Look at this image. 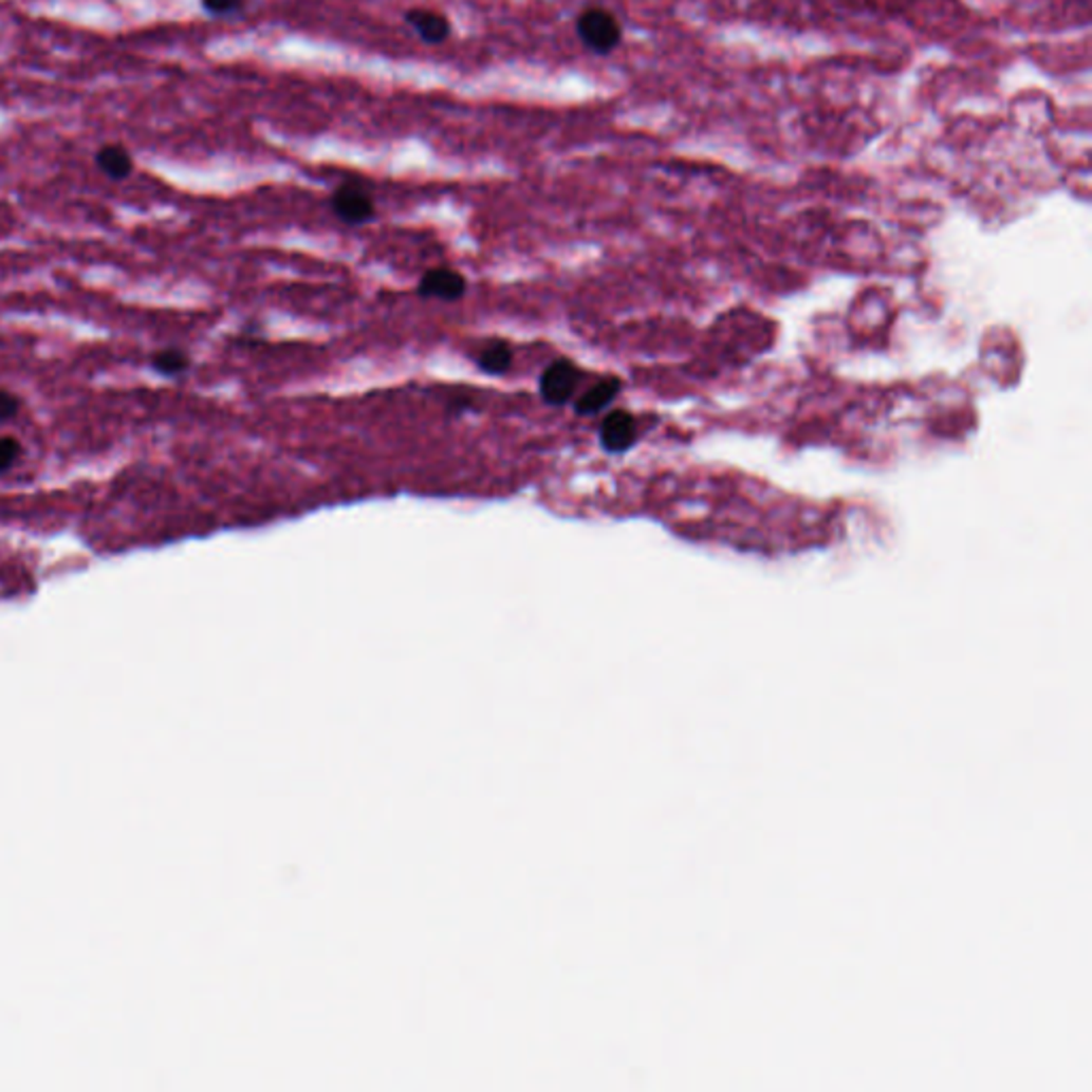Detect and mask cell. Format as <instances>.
<instances>
[{
    "label": "cell",
    "instance_id": "obj_1",
    "mask_svg": "<svg viewBox=\"0 0 1092 1092\" xmlns=\"http://www.w3.org/2000/svg\"><path fill=\"white\" fill-rule=\"evenodd\" d=\"M576 35L589 52L599 56L615 52L624 39L619 20L604 7L582 10L576 18Z\"/></svg>",
    "mask_w": 1092,
    "mask_h": 1092
},
{
    "label": "cell",
    "instance_id": "obj_2",
    "mask_svg": "<svg viewBox=\"0 0 1092 1092\" xmlns=\"http://www.w3.org/2000/svg\"><path fill=\"white\" fill-rule=\"evenodd\" d=\"M580 381H582V370L572 358H568V356L555 358L542 370V374L538 378L540 400L547 406L563 408L574 400Z\"/></svg>",
    "mask_w": 1092,
    "mask_h": 1092
},
{
    "label": "cell",
    "instance_id": "obj_3",
    "mask_svg": "<svg viewBox=\"0 0 1092 1092\" xmlns=\"http://www.w3.org/2000/svg\"><path fill=\"white\" fill-rule=\"evenodd\" d=\"M331 211L344 224L360 226L374 220L376 201L368 184H363L358 180H346L331 195Z\"/></svg>",
    "mask_w": 1092,
    "mask_h": 1092
},
{
    "label": "cell",
    "instance_id": "obj_4",
    "mask_svg": "<svg viewBox=\"0 0 1092 1092\" xmlns=\"http://www.w3.org/2000/svg\"><path fill=\"white\" fill-rule=\"evenodd\" d=\"M638 440V423L628 410H613L599 423V444L606 452L622 455Z\"/></svg>",
    "mask_w": 1092,
    "mask_h": 1092
},
{
    "label": "cell",
    "instance_id": "obj_5",
    "mask_svg": "<svg viewBox=\"0 0 1092 1092\" xmlns=\"http://www.w3.org/2000/svg\"><path fill=\"white\" fill-rule=\"evenodd\" d=\"M419 297L438 301H459L467 293V280L463 274L450 267H433L423 274L417 286Z\"/></svg>",
    "mask_w": 1092,
    "mask_h": 1092
},
{
    "label": "cell",
    "instance_id": "obj_6",
    "mask_svg": "<svg viewBox=\"0 0 1092 1092\" xmlns=\"http://www.w3.org/2000/svg\"><path fill=\"white\" fill-rule=\"evenodd\" d=\"M404 20L427 45H442L450 39V22L444 14L436 10L414 7L404 14Z\"/></svg>",
    "mask_w": 1092,
    "mask_h": 1092
},
{
    "label": "cell",
    "instance_id": "obj_7",
    "mask_svg": "<svg viewBox=\"0 0 1092 1092\" xmlns=\"http://www.w3.org/2000/svg\"><path fill=\"white\" fill-rule=\"evenodd\" d=\"M622 381L615 376H606L593 383L574 400V412L578 417H595L609 408L622 393Z\"/></svg>",
    "mask_w": 1092,
    "mask_h": 1092
},
{
    "label": "cell",
    "instance_id": "obj_8",
    "mask_svg": "<svg viewBox=\"0 0 1092 1092\" xmlns=\"http://www.w3.org/2000/svg\"><path fill=\"white\" fill-rule=\"evenodd\" d=\"M94 161H96L98 171L113 182H123V180L131 178L133 169H135L131 152L119 144H107V146L98 148Z\"/></svg>",
    "mask_w": 1092,
    "mask_h": 1092
},
{
    "label": "cell",
    "instance_id": "obj_9",
    "mask_svg": "<svg viewBox=\"0 0 1092 1092\" xmlns=\"http://www.w3.org/2000/svg\"><path fill=\"white\" fill-rule=\"evenodd\" d=\"M513 360V346L506 339H492L480 348L476 356V368L487 376H504L506 372H511Z\"/></svg>",
    "mask_w": 1092,
    "mask_h": 1092
},
{
    "label": "cell",
    "instance_id": "obj_10",
    "mask_svg": "<svg viewBox=\"0 0 1092 1092\" xmlns=\"http://www.w3.org/2000/svg\"><path fill=\"white\" fill-rule=\"evenodd\" d=\"M192 366V358L184 348L167 346L150 356V368L163 378H180Z\"/></svg>",
    "mask_w": 1092,
    "mask_h": 1092
},
{
    "label": "cell",
    "instance_id": "obj_11",
    "mask_svg": "<svg viewBox=\"0 0 1092 1092\" xmlns=\"http://www.w3.org/2000/svg\"><path fill=\"white\" fill-rule=\"evenodd\" d=\"M24 455V446L14 436H0V476L12 471Z\"/></svg>",
    "mask_w": 1092,
    "mask_h": 1092
},
{
    "label": "cell",
    "instance_id": "obj_12",
    "mask_svg": "<svg viewBox=\"0 0 1092 1092\" xmlns=\"http://www.w3.org/2000/svg\"><path fill=\"white\" fill-rule=\"evenodd\" d=\"M201 7L209 16H233L246 7V0H201Z\"/></svg>",
    "mask_w": 1092,
    "mask_h": 1092
},
{
    "label": "cell",
    "instance_id": "obj_13",
    "mask_svg": "<svg viewBox=\"0 0 1092 1092\" xmlns=\"http://www.w3.org/2000/svg\"><path fill=\"white\" fill-rule=\"evenodd\" d=\"M22 410V400L7 391V389H0V423H7L12 419H16Z\"/></svg>",
    "mask_w": 1092,
    "mask_h": 1092
}]
</instances>
